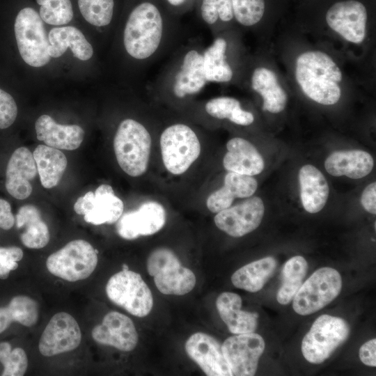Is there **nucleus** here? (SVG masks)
<instances>
[{"instance_id": "1", "label": "nucleus", "mask_w": 376, "mask_h": 376, "mask_svg": "<svg viewBox=\"0 0 376 376\" xmlns=\"http://www.w3.org/2000/svg\"><path fill=\"white\" fill-rule=\"evenodd\" d=\"M185 30L163 0H136L118 33V49L134 83L184 40Z\"/></svg>"}, {"instance_id": "2", "label": "nucleus", "mask_w": 376, "mask_h": 376, "mask_svg": "<svg viewBox=\"0 0 376 376\" xmlns=\"http://www.w3.org/2000/svg\"><path fill=\"white\" fill-rule=\"evenodd\" d=\"M203 42L199 38L185 39L166 58L155 78L148 83L155 97L182 102L193 99L209 84L204 64Z\"/></svg>"}, {"instance_id": "3", "label": "nucleus", "mask_w": 376, "mask_h": 376, "mask_svg": "<svg viewBox=\"0 0 376 376\" xmlns=\"http://www.w3.org/2000/svg\"><path fill=\"white\" fill-rule=\"evenodd\" d=\"M295 78L304 93L317 103L332 105L340 98L341 70L325 52L301 54L296 60Z\"/></svg>"}, {"instance_id": "4", "label": "nucleus", "mask_w": 376, "mask_h": 376, "mask_svg": "<svg viewBox=\"0 0 376 376\" xmlns=\"http://www.w3.org/2000/svg\"><path fill=\"white\" fill-rule=\"evenodd\" d=\"M152 137L139 120L125 118L120 122L113 138V148L120 167L132 177L143 174L148 165Z\"/></svg>"}, {"instance_id": "5", "label": "nucleus", "mask_w": 376, "mask_h": 376, "mask_svg": "<svg viewBox=\"0 0 376 376\" xmlns=\"http://www.w3.org/2000/svg\"><path fill=\"white\" fill-rule=\"evenodd\" d=\"M13 34L17 51L29 66L41 68L51 59L48 53V36L39 13L33 8H22L13 23Z\"/></svg>"}, {"instance_id": "6", "label": "nucleus", "mask_w": 376, "mask_h": 376, "mask_svg": "<svg viewBox=\"0 0 376 376\" xmlns=\"http://www.w3.org/2000/svg\"><path fill=\"white\" fill-rule=\"evenodd\" d=\"M163 163L172 174L185 173L198 157L201 143L194 129L183 123H175L164 129L160 138Z\"/></svg>"}, {"instance_id": "7", "label": "nucleus", "mask_w": 376, "mask_h": 376, "mask_svg": "<svg viewBox=\"0 0 376 376\" xmlns=\"http://www.w3.org/2000/svg\"><path fill=\"white\" fill-rule=\"evenodd\" d=\"M147 270L153 276L158 290L164 295H183L196 285L194 273L182 265L177 256L168 248H158L150 253Z\"/></svg>"}, {"instance_id": "8", "label": "nucleus", "mask_w": 376, "mask_h": 376, "mask_svg": "<svg viewBox=\"0 0 376 376\" xmlns=\"http://www.w3.org/2000/svg\"><path fill=\"white\" fill-rule=\"evenodd\" d=\"M350 332V326L345 320L322 315L302 340V354L311 363H321L347 340Z\"/></svg>"}, {"instance_id": "9", "label": "nucleus", "mask_w": 376, "mask_h": 376, "mask_svg": "<svg viewBox=\"0 0 376 376\" xmlns=\"http://www.w3.org/2000/svg\"><path fill=\"white\" fill-rule=\"evenodd\" d=\"M97 251L84 240H75L52 253L46 266L53 275L75 282L89 277L97 265Z\"/></svg>"}, {"instance_id": "10", "label": "nucleus", "mask_w": 376, "mask_h": 376, "mask_svg": "<svg viewBox=\"0 0 376 376\" xmlns=\"http://www.w3.org/2000/svg\"><path fill=\"white\" fill-rule=\"evenodd\" d=\"M108 298L130 314L143 318L153 306L152 292L139 273L130 269L113 274L106 285Z\"/></svg>"}, {"instance_id": "11", "label": "nucleus", "mask_w": 376, "mask_h": 376, "mask_svg": "<svg viewBox=\"0 0 376 376\" xmlns=\"http://www.w3.org/2000/svg\"><path fill=\"white\" fill-rule=\"evenodd\" d=\"M342 279L331 267H322L314 272L301 285L293 298L292 307L299 315H308L320 311L339 295Z\"/></svg>"}, {"instance_id": "12", "label": "nucleus", "mask_w": 376, "mask_h": 376, "mask_svg": "<svg viewBox=\"0 0 376 376\" xmlns=\"http://www.w3.org/2000/svg\"><path fill=\"white\" fill-rule=\"evenodd\" d=\"M265 345L262 336L254 332L235 334L226 338L221 349L231 375H254Z\"/></svg>"}, {"instance_id": "13", "label": "nucleus", "mask_w": 376, "mask_h": 376, "mask_svg": "<svg viewBox=\"0 0 376 376\" xmlns=\"http://www.w3.org/2000/svg\"><path fill=\"white\" fill-rule=\"evenodd\" d=\"M123 202L114 194L112 187L100 185L95 192L88 191L74 205L75 212L84 215V220L93 225L112 224L123 214Z\"/></svg>"}, {"instance_id": "14", "label": "nucleus", "mask_w": 376, "mask_h": 376, "mask_svg": "<svg viewBox=\"0 0 376 376\" xmlns=\"http://www.w3.org/2000/svg\"><path fill=\"white\" fill-rule=\"evenodd\" d=\"M81 340L77 320L66 312L56 313L40 336L38 349L41 354L52 357L75 350Z\"/></svg>"}, {"instance_id": "15", "label": "nucleus", "mask_w": 376, "mask_h": 376, "mask_svg": "<svg viewBox=\"0 0 376 376\" xmlns=\"http://www.w3.org/2000/svg\"><path fill=\"white\" fill-rule=\"evenodd\" d=\"M328 26L348 42L360 44L366 36L367 10L356 0L338 1L326 14Z\"/></svg>"}, {"instance_id": "16", "label": "nucleus", "mask_w": 376, "mask_h": 376, "mask_svg": "<svg viewBox=\"0 0 376 376\" xmlns=\"http://www.w3.org/2000/svg\"><path fill=\"white\" fill-rule=\"evenodd\" d=\"M265 212L262 199L249 197L242 203L217 213L214 221L217 227L234 237H242L260 224Z\"/></svg>"}, {"instance_id": "17", "label": "nucleus", "mask_w": 376, "mask_h": 376, "mask_svg": "<svg viewBox=\"0 0 376 376\" xmlns=\"http://www.w3.org/2000/svg\"><path fill=\"white\" fill-rule=\"evenodd\" d=\"M166 213L158 202L148 201L137 210L121 215L116 224L118 234L125 240L153 235L164 226Z\"/></svg>"}, {"instance_id": "18", "label": "nucleus", "mask_w": 376, "mask_h": 376, "mask_svg": "<svg viewBox=\"0 0 376 376\" xmlns=\"http://www.w3.org/2000/svg\"><path fill=\"white\" fill-rule=\"evenodd\" d=\"M93 340L123 352L133 350L138 343V333L132 320L118 311L107 313L101 324L91 331Z\"/></svg>"}, {"instance_id": "19", "label": "nucleus", "mask_w": 376, "mask_h": 376, "mask_svg": "<svg viewBox=\"0 0 376 376\" xmlns=\"http://www.w3.org/2000/svg\"><path fill=\"white\" fill-rule=\"evenodd\" d=\"M185 348L206 375H232L221 345L212 336L203 332L195 333L187 340Z\"/></svg>"}, {"instance_id": "20", "label": "nucleus", "mask_w": 376, "mask_h": 376, "mask_svg": "<svg viewBox=\"0 0 376 376\" xmlns=\"http://www.w3.org/2000/svg\"><path fill=\"white\" fill-rule=\"evenodd\" d=\"M38 173L33 154L25 147L17 148L6 168V188L14 198L23 200L32 193L31 181Z\"/></svg>"}, {"instance_id": "21", "label": "nucleus", "mask_w": 376, "mask_h": 376, "mask_svg": "<svg viewBox=\"0 0 376 376\" xmlns=\"http://www.w3.org/2000/svg\"><path fill=\"white\" fill-rule=\"evenodd\" d=\"M37 138L47 146L58 150H73L81 144L85 132L77 125H61L49 115L40 116L36 121Z\"/></svg>"}, {"instance_id": "22", "label": "nucleus", "mask_w": 376, "mask_h": 376, "mask_svg": "<svg viewBox=\"0 0 376 376\" xmlns=\"http://www.w3.org/2000/svg\"><path fill=\"white\" fill-rule=\"evenodd\" d=\"M223 165L226 170L246 175H256L264 169V160L255 146L247 140L234 137L226 143Z\"/></svg>"}, {"instance_id": "23", "label": "nucleus", "mask_w": 376, "mask_h": 376, "mask_svg": "<svg viewBox=\"0 0 376 376\" xmlns=\"http://www.w3.org/2000/svg\"><path fill=\"white\" fill-rule=\"evenodd\" d=\"M48 53L51 58L61 57L68 49L80 61L90 60L93 56V48L83 33L72 26L52 28L48 33Z\"/></svg>"}, {"instance_id": "24", "label": "nucleus", "mask_w": 376, "mask_h": 376, "mask_svg": "<svg viewBox=\"0 0 376 376\" xmlns=\"http://www.w3.org/2000/svg\"><path fill=\"white\" fill-rule=\"evenodd\" d=\"M256 180L250 175L229 171L224 178V185L207 198L208 210L217 213L231 206L235 198H249L257 189Z\"/></svg>"}, {"instance_id": "25", "label": "nucleus", "mask_w": 376, "mask_h": 376, "mask_svg": "<svg viewBox=\"0 0 376 376\" xmlns=\"http://www.w3.org/2000/svg\"><path fill=\"white\" fill-rule=\"evenodd\" d=\"M242 303L240 296L230 292L220 294L216 301L221 319L233 334L253 333L257 328L258 314L242 311Z\"/></svg>"}, {"instance_id": "26", "label": "nucleus", "mask_w": 376, "mask_h": 376, "mask_svg": "<svg viewBox=\"0 0 376 376\" xmlns=\"http://www.w3.org/2000/svg\"><path fill=\"white\" fill-rule=\"evenodd\" d=\"M374 165L372 156L360 150L335 151L325 160L326 171L334 176L359 179L368 175Z\"/></svg>"}, {"instance_id": "27", "label": "nucleus", "mask_w": 376, "mask_h": 376, "mask_svg": "<svg viewBox=\"0 0 376 376\" xmlns=\"http://www.w3.org/2000/svg\"><path fill=\"white\" fill-rule=\"evenodd\" d=\"M214 37L203 52L207 79L209 84L229 83L234 79L235 71L229 59L228 40L224 34Z\"/></svg>"}, {"instance_id": "28", "label": "nucleus", "mask_w": 376, "mask_h": 376, "mask_svg": "<svg viewBox=\"0 0 376 376\" xmlns=\"http://www.w3.org/2000/svg\"><path fill=\"white\" fill-rule=\"evenodd\" d=\"M302 205L309 213H317L325 205L329 192L327 180L313 165L303 166L299 172Z\"/></svg>"}, {"instance_id": "29", "label": "nucleus", "mask_w": 376, "mask_h": 376, "mask_svg": "<svg viewBox=\"0 0 376 376\" xmlns=\"http://www.w3.org/2000/svg\"><path fill=\"white\" fill-rule=\"evenodd\" d=\"M250 86L263 98V110L278 113L284 110L288 96L276 74L265 67H257L251 73Z\"/></svg>"}, {"instance_id": "30", "label": "nucleus", "mask_w": 376, "mask_h": 376, "mask_svg": "<svg viewBox=\"0 0 376 376\" xmlns=\"http://www.w3.org/2000/svg\"><path fill=\"white\" fill-rule=\"evenodd\" d=\"M17 228H25L21 234L22 244L29 249H39L45 247L49 241L47 225L41 218L39 210L33 205L22 206L16 214Z\"/></svg>"}, {"instance_id": "31", "label": "nucleus", "mask_w": 376, "mask_h": 376, "mask_svg": "<svg viewBox=\"0 0 376 376\" xmlns=\"http://www.w3.org/2000/svg\"><path fill=\"white\" fill-rule=\"evenodd\" d=\"M33 155L42 187L50 189L56 186L67 167L65 155L60 150L47 145H38Z\"/></svg>"}, {"instance_id": "32", "label": "nucleus", "mask_w": 376, "mask_h": 376, "mask_svg": "<svg viewBox=\"0 0 376 376\" xmlns=\"http://www.w3.org/2000/svg\"><path fill=\"white\" fill-rule=\"evenodd\" d=\"M276 265V260L272 256L251 262L233 274L232 283L235 287L248 292H258L273 275Z\"/></svg>"}, {"instance_id": "33", "label": "nucleus", "mask_w": 376, "mask_h": 376, "mask_svg": "<svg viewBox=\"0 0 376 376\" xmlns=\"http://www.w3.org/2000/svg\"><path fill=\"white\" fill-rule=\"evenodd\" d=\"M39 308L33 299L25 296L14 297L6 307H0V334L7 329L13 322L31 327L38 320Z\"/></svg>"}, {"instance_id": "34", "label": "nucleus", "mask_w": 376, "mask_h": 376, "mask_svg": "<svg viewBox=\"0 0 376 376\" xmlns=\"http://www.w3.org/2000/svg\"><path fill=\"white\" fill-rule=\"evenodd\" d=\"M203 110L212 118L226 119L237 125L249 126L254 121L253 113L243 109L240 101L233 97L220 96L211 98L203 103Z\"/></svg>"}, {"instance_id": "35", "label": "nucleus", "mask_w": 376, "mask_h": 376, "mask_svg": "<svg viewBox=\"0 0 376 376\" xmlns=\"http://www.w3.org/2000/svg\"><path fill=\"white\" fill-rule=\"evenodd\" d=\"M308 270V263L301 256L290 258L282 270V283L279 288L276 299L282 305H286L294 298L303 283Z\"/></svg>"}, {"instance_id": "36", "label": "nucleus", "mask_w": 376, "mask_h": 376, "mask_svg": "<svg viewBox=\"0 0 376 376\" xmlns=\"http://www.w3.org/2000/svg\"><path fill=\"white\" fill-rule=\"evenodd\" d=\"M197 15L214 36L234 19L231 0H196Z\"/></svg>"}, {"instance_id": "37", "label": "nucleus", "mask_w": 376, "mask_h": 376, "mask_svg": "<svg viewBox=\"0 0 376 376\" xmlns=\"http://www.w3.org/2000/svg\"><path fill=\"white\" fill-rule=\"evenodd\" d=\"M79 10L84 19L93 26H111L115 15V0H77Z\"/></svg>"}, {"instance_id": "38", "label": "nucleus", "mask_w": 376, "mask_h": 376, "mask_svg": "<svg viewBox=\"0 0 376 376\" xmlns=\"http://www.w3.org/2000/svg\"><path fill=\"white\" fill-rule=\"evenodd\" d=\"M40 6L39 15L47 24L61 26L68 24L73 18L70 0H36Z\"/></svg>"}, {"instance_id": "39", "label": "nucleus", "mask_w": 376, "mask_h": 376, "mask_svg": "<svg viewBox=\"0 0 376 376\" xmlns=\"http://www.w3.org/2000/svg\"><path fill=\"white\" fill-rule=\"evenodd\" d=\"M0 362L3 366V376H22L28 368V358L21 347L12 350L8 342L0 343Z\"/></svg>"}, {"instance_id": "40", "label": "nucleus", "mask_w": 376, "mask_h": 376, "mask_svg": "<svg viewBox=\"0 0 376 376\" xmlns=\"http://www.w3.org/2000/svg\"><path fill=\"white\" fill-rule=\"evenodd\" d=\"M234 19L245 27L257 24L265 10V0H231Z\"/></svg>"}, {"instance_id": "41", "label": "nucleus", "mask_w": 376, "mask_h": 376, "mask_svg": "<svg viewBox=\"0 0 376 376\" xmlns=\"http://www.w3.org/2000/svg\"><path fill=\"white\" fill-rule=\"evenodd\" d=\"M17 113L18 107L13 96L0 86V130L10 127Z\"/></svg>"}, {"instance_id": "42", "label": "nucleus", "mask_w": 376, "mask_h": 376, "mask_svg": "<svg viewBox=\"0 0 376 376\" xmlns=\"http://www.w3.org/2000/svg\"><path fill=\"white\" fill-rule=\"evenodd\" d=\"M23 251L17 246H0V279H6L9 273L18 267L17 262L23 258Z\"/></svg>"}, {"instance_id": "43", "label": "nucleus", "mask_w": 376, "mask_h": 376, "mask_svg": "<svg viewBox=\"0 0 376 376\" xmlns=\"http://www.w3.org/2000/svg\"><path fill=\"white\" fill-rule=\"evenodd\" d=\"M359 358L366 366H376V339L373 338L363 344L359 349Z\"/></svg>"}, {"instance_id": "44", "label": "nucleus", "mask_w": 376, "mask_h": 376, "mask_svg": "<svg viewBox=\"0 0 376 376\" xmlns=\"http://www.w3.org/2000/svg\"><path fill=\"white\" fill-rule=\"evenodd\" d=\"M361 203L363 208L370 214H376V183L372 182L363 190Z\"/></svg>"}, {"instance_id": "45", "label": "nucleus", "mask_w": 376, "mask_h": 376, "mask_svg": "<svg viewBox=\"0 0 376 376\" xmlns=\"http://www.w3.org/2000/svg\"><path fill=\"white\" fill-rule=\"evenodd\" d=\"M15 224V217L11 211L10 203L0 198V228L3 230H10Z\"/></svg>"}, {"instance_id": "46", "label": "nucleus", "mask_w": 376, "mask_h": 376, "mask_svg": "<svg viewBox=\"0 0 376 376\" xmlns=\"http://www.w3.org/2000/svg\"><path fill=\"white\" fill-rule=\"evenodd\" d=\"M169 9L175 15L189 3V0H163Z\"/></svg>"}, {"instance_id": "47", "label": "nucleus", "mask_w": 376, "mask_h": 376, "mask_svg": "<svg viewBox=\"0 0 376 376\" xmlns=\"http://www.w3.org/2000/svg\"><path fill=\"white\" fill-rule=\"evenodd\" d=\"M122 267H123V270H127V269H129L128 266H127V265H125V264H123Z\"/></svg>"}]
</instances>
